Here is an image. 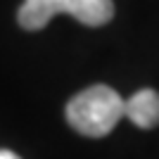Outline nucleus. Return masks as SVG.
Here are the masks:
<instances>
[{
  "instance_id": "obj_1",
  "label": "nucleus",
  "mask_w": 159,
  "mask_h": 159,
  "mask_svg": "<svg viewBox=\"0 0 159 159\" xmlns=\"http://www.w3.org/2000/svg\"><path fill=\"white\" fill-rule=\"evenodd\" d=\"M124 119V98L109 86H90L66 105V121L88 138H102Z\"/></svg>"
},
{
  "instance_id": "obj_2",
  "label": "nucleus",
  "mask_w": 159,
  "mask_h": 159,
  "mask_svg": "<svg viewBox=\"0 0 159 159\" xmlns=\"http://www.w3.org/2000/svg\"><path fill=\"white\" fill-rule=\"evenodd\" d=\"M57 14H71L86 26H102L114 17L112 0H24L17 12L19 26L40 31Z\"/></svg>"
},
{
  "instance_id": "obj_3",
  "label": "nucleus",
  "mask_w": 159,
  "mask_h": 159,
  "mask_svg": "<svg viewBox=\"0 0 159 159\" xmlns=\"http://www.w3.org/2000/svg\"><path fill=\"white\" fill-rule=\"evenodd\" d=\"M124 116H128L138 128H154L159 124V93L143 88L124 100Z\"/></svg>"
},
{
  "instance_id": "obj_4",
  "label": "nucleus",
  "mask_w": 159,
  "mask_h": 159,
  "mask_svg": "<svg viewBox=\"0 0 159 159\" xmlns=\"http://www.w3.org/2000/svg\"><path fill=\"white\" fill-rule=\"evenodd\" d=\"M0 159H21V157H17V154L10 152V150H0Z\"/></svg>"
}]
</instances>
